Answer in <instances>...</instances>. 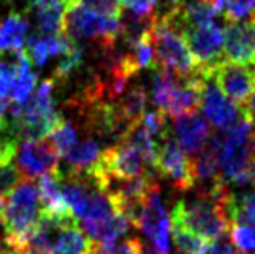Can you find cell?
<instances>
[{"label": "cell", "mask_w": 255, "mask_h": 254, "mask_svg": "<svg viewBox=\"0 0 255 254\" xmlns=\"http://www.w3.org/2000/svg\"><path fill=\"white\" fill-rule=\"evenodd\" d=\"M228 193L230 190L226 183L207 191L199 190L196 198L181 199L174 204L171 222L196 233L207 242H217L226 237L231 227L225 209Z\"/></svg>", "instance_id": "6da1fadb"}, {"label": "cell", "mask_w": 255, "mask_h": 254, "mask_svg": "<svg viewBox=\"0 0 255 254\" xmlns=\"http://www.w3.org/2000/svg\"><path fill=\"white\" fill-rule=\"evenodd\" d=\"M186 26L179 15V6L168 8L162 16H157L150 32V44L155 53L158 68L168 70L176 76H191L199 73L197 63L184 39Z\"/></svg>", "instance_id": "7a4b0ae2"}, {"label": "cell", "mask_w": 255, "mask_h": 254, "mask_svg": "<svg viewBox=\"0 0 255 254\" xmlns=\"http://www.w3.org/2000/svg\"><path fill=\"white\" fill-rule=\"evenodd\" d=\"M41 217L37 185L21 178L6 195L2 209V227L5 245L11 250H24Z\"/></svg>", "instance_id": "3957f363"}, {"label": "cell", "mask_w": 255, "mask_h": 254, "mask_svg": "<svg viewBox=\"0 0 255 254\" xmlns=\"http://www.w3.org/2000/svg\"><path fill=\"white\" fill-rule=\"evenodd\" d=\"M221 180L234 185L252 183L255 172V126L241 117L221 133Z\"/></svg>", "instance_id": "277c9868"}, {"label": "cell", "mask_w": 255, "mask_h": 254, "mask_svg": "<svg viewBox=\"0 0 255 254\" xmlns=\"http://www.w3.org/2000/svg\"><path fill=\"white\" fill-rule=\"evenodd\" d=\"M63 34L71 41L92 39L97 45L115 44L122 31V16L105 15L91 8L83 0H65Z\"/></svg>", "instance_id": "5b68a950"}, {"label": "cell", "mask_w": 255, "mask_h": 254, "mask_svg": "<svg viewBox=\"0 0 255 254\" xmlns=\"http://www.w3.org/2000/svg\"><path fill=\"white\" fill-rule=\"evenodd\" d=\"M136 227L160 253L171 254V220L165 209L158 183L147 195Z\"/></svg>", "instance_id": "8992f818"}, {"label": "cell", "mask_w": 255, "mask_h": 254, "mask_svg": "<svg viewBox=\"0 0 255 254\" xmlns=\"http://www.w3.org/2000/svg\"><path fill=\"white\" fill-rule=\"evenodd\" d=\"M184 39L189 52L196 60L200 75L209 79L212 70L225 58L223 29L215 23L209 26H199V28H189L184 32Z\"/></svg>", "instance_id": "52a82bcc"}, {"label": "cell", "mask_w": 255, "mask_h": 254, "mask_svg": "<svg viewBox=\"0 0 255 254\" xmlns=\"http://www.w3.org/2000/svg\"><path fill=\"white\" fill-rule=\"evenodd\" d=\"M153 170H157L162 177L170 180L171 185L179 191H189L196 186L192 160L171 138V133L158 144Z\"/></svg>", "instance_id": "ba28073f"}, {"label": "cell", "mask_w": 255, "mask_h": 254, "mask_svg": "<svg viewBox=\"0 0 255 254\" xmlns=\"http://www.w3.org/2000/svg\"><path fill=\"white\" fill-rule=\"evenodd\" d=\"M16 169L21 178L34 180L44 175H57L58 152L47 139H29L16 146Z\"/></svg>", "instance_id": "9c48e42d"}, {"label": "cell", "mask_w": 255, "mask_h": 254, "mask_svg": "<svg viewBox=\"0 0 255 254\" xmlns=\"http://www.w3.org/2000/svg\"><path fill=\"white\" fill-rule=\"evenodd\" d=\"M210 79H213L228 99L236 104L238 110L249 101L255 89V71L252 66L239 65L225 58L212 70Z\"/></svg>", "instance_id": "30bf717a"}, {"label": "cell", "mask_w": 255, "mask_h": 254, "mask_svg": "<svg viewBox=\"0 0 255 254\" xmlns=\"http://www.w3.org/2000/svg\"><path fill=\"white\" fill-rule=\"evenodd\" d=\"M173 120V139L187 157L194 159L205 148V144L209 143L212 136L209 122L197 112L184 113V115H179Z\"/></svg>", "instance_id": "8fae6325"}, {"label": "cell", "mask_w": 255, "mask_h": 254, "mask_svg": "<svg viewBox=\"0 0 255 254\" xmlns=\"http://www.w3.org/2000/svg\"><path fill=\"white\" fill-rule=\"evenodd\" d=\"M200 107H202L209 125L215 126L217 130H225L236 122L238 107L221 92V89L210 78L204 84Z\"/></svg>", "instance_id": "7c38bea8"}, {"label": "cell", "mask_w": 255, "mask_h": 254, "mask_svg": "<svg viewBox=\"0 0 255 254\" xmlns=\"http://www.w3.org/2000/svg\"><path fill=\"white\" fill-rule=\"evenodd\" d=\"M223 34L225 60H230V62L239 65L255 66V47L251 37V31L247 28V23H226Z\"/></svg>", "instance_id": "4fadbf2b"}, {"label": "cell", "mask_w": 255, "mask_h": 254, "mask_svg": "<svg viewBox=\"0 0 255 254\" xmlns=\"http://www.w3.org/2000/svg\"><path fill=\"white\" fill-rule=\"evenodd\" d=\"M76 45L75 41H71L70 37H66L65 34H32L28 39L26 44L24 53L28 55L29 62L36 66H44L47 63V60L50 57L57 55H65L66 52H70Z\"/></svg>", "instance_id": "5bb4252c"}, {"label": "cell", "mask_w": 255, "mask_h": 254, "mask_svg": "<svg viewBox=\"0 0 255 254\" xmlns=\"http://www.w3.org/2000/svg\"><path fill=\"white\" fill-rule=\"evenodd\" d=\"M29 8L34 11L39 34H63L65 0H32Z\"/></svg>", "instance_id": "9a60e30c"}, {"label": "cell", "mask_w": 255, "mask_h": 254, "mask_svg": "<svg viewBox=\"0 0 255 254\" xmlns=\"http://www.w3.org/2000/svg\"><path fill=\"white\" fill-rule=\"evenodd\" d=\"M102 146L96 138H86L83 141L76 143L68 154H65L63 159L68 167V173H91L99 164Z\"/></svg>", "instance_id": "2e32d148"}, {"label": "cell", "mask_w": 255, "mask_h": 254, "mask_svg": "<svg viewBox=\"0 0 255 254\" xmlns=\"http://www.w3.org/2000/svg\"><path fill=\"white\" fill-rule=\"evenodd\" d=\"M157 13H149V15H140V13H128L126 16L122 15V31L120 37L123 39V45L126 49H134L137 44L149 41L150 32L155 24Z\"/></svg>", "instance_id": "e0dca14e"}, {"label": "cell", "mask_w": 255, "mask_h": 254, "mask_svg": "<svg viewBox=\"0 0 255 254\" xmlns=\"http://www.w3.org/2000/svg\"><path fill=\"white\" fill-rule=\"evenodd\" d=\"M29 31V19L23 13L13 11L0 21V52L21 50L26 34Z\"/></svg>", "instance_id": "ac0fdd59"}, {"label": "cell", "mask_w": 255, "mask_h": 254, "mask_svg": "<svg viewBox=\"0 0 255 254\" xmlns=\"http://www.w3.org/2000/svg\"><path fill=\"white\" fill-rule=\"evenodd\" d=\"M92 243L78 222L66 225L57 235L49 254H91Z\"/></svg>", "instance_id": "d6986e66"}, {"label": "cell", "mask_w": 255, "mask_h": 254, "mask_svg": "<svg viewBox=\"0 0 255 254\" xmlns=\"http://www.w3.org/2000/svg\"><path fill=\"white\" fill-rule=\"evenodd\" d=\"M58 173L57 175L41 177V182H39V186H37L41 211L45 214H53V216H63V214L71 212L68 204L65 203L62 191H60Z\"/></svg>", "instance_id": "ffe728a7"}, {"label": "cell", "mask_w": 255, "mask_h": 254, "mask_svg": "<svg viewBox=\"0 0 255 254\" xmlns=\"http://www.w3.org/2000/svg\"><path fill=\"white\" fill-rule=\"evenodd\" d=\"M225 209L230 224L255 225V190L247 193H228Z\"/></svg>", "instance_id": "44dd1931"}, {"label": "cell", "mask_w": 255, "mask_h": 254, "mask_svg": "<svg viewBox=\"0 0 255 254\" xmlns=\"http://www.w3.org/2000/svg\"><path fill=\"white\" fill-rule=\"evenodd\" d=\"M176 81L178 76L168 70L158 68V66L152 70V101L157 105V109L163 113L168 109Z\"/></svg>", "instance_id": "7402d4cb"}, {"label": "cell", "mask_w": 255, "mask_h": 254, "mask_svg": "<svg viewBox=\"0 0 255 254\" xmlns=\"http://www.w3.org/2000/svg\"><path fill=\"white\" fill-rule=\"evenodd\" d=\"M181 19L187 29L199 28V26H209L215 23L218 10L213 5L204 2V0H192V2L183 3L179 6Z\"/></svg>", "instance_id": "603a6c76"}, {"label": "cell", "mask_w": 255, "mask_h": 254, "mask_svg": "<svg viewBox=\"0 0 255 254\" xmlns=\"http://www.w3.org/2000/svg\"><path fill=\"white\" fill-rule=\"evenodd\" d=\"M36 84H37V75L34 73V70L31 68L29 58L23 50V55H21V60H19V66H18L16 81L10 92L11 101L16 104L26 101V99L31 96V92L34 91Z\"/></svg>", "instance_id": "cb8c5ba5"}, {"label": "cell", "mask_w": 255, "mask_h": 254, "mask_svg": "<svg viewBox=\"0 0 255 254\" xmlns=\"http://www.w3.org/2000/svg\"><path fill=\"white\" fill-rule=\"evenodd\" d=\"M21 55L23 49L0 52V99H8L13 86H15Z\"/></svg>", "instance_id": "d4e9b609"}, {"label": "cell", "mask_w": 255, "mask_h": 254, "mask_svg": "<svg viewBox=\"0 0 255 254\" xmlns=\"http://www.w3.org/2000/svg\"><path fill=\"white\" fill-rule=\"evenodd\" d=\"M173 243L179 254H207L210 250L212 242L200 238L196 233L183 229L179 225H171Z\"/></svg>", "instance_id": "484cf974"}, {"label": "cell", "mask_w": 255, "mask_h": 254, "mask_svg": "<svg viewBox=\"0 0 255 254\" xmlns=\"http://www.w3.org/2000/svg\"><path fill=\"white\" fill-rule=\"evenodd\" d=\"M50 143L55 148V151L58 152V156H65L68 154L78 143V130L76 126L71 122H66V120H62L55 130H53L50 135Z\"/></svg>", "instance_id": "4316f807"}, {"label": "cell", "mask_w": 255, "mask_h": 254, "mask_svg": "<svg viewBox=\"0 0 255 254\" xmlns=\"http://www.w3.org/2000/svg\"><path fill=\"white\" fill-rule=\"evenodd\" d=\"M228 235H230V242L243 254L255 253V225L231 224Z\"/></svg>", "instance_id": "83f0119b"}, {"label": "cell", "mask_w": 255, "mask_h": 254, "mask_svg": "<svg viewBox=\"0 0 255 254\" xmlns=\"http://www.w3.org/2000/svg\"><path fill=\"white\" fill-rule=\"evenodd\" d=\"M255 10V0H220L218 11H223L225 21L234 23L249 16Z\"/></svg>", "instance_id": "f1b7e54d"}, {"label": "cell", "mask_w": 255, "mask_h": 254, "mask_svg": "<svg viewBox=\"0 0 255 254\" xmlns=\"http://www.w3.org/2000/svg\"><path fill=\"white\" fill-rule=\"evenodd\" d=\"M140 123H142L144 128L149 131V135L153 139H158L162 141L165 136L170 135V128L166 125V115L162 110H150V112H145L142 118H140Z\"/></svg>", "instance_id": "f546056e"}, {"label": "cell", "mask_w": 255, "mask_h": 254, "mask_svg": "<svg viewBox=\"0 0 255 254\" xmlns=\"http://www.w3.org/2000/svg\"><path fill=\"white\" fill-rule=\"evenodd\" d=\"M91 254H140V240L128 238L122 243L113 245H92Z\"/></svg>", "instance_id": "4dcf8cb0"}, {"label": "cell", "mask_w": 255, "mask_h": 254, "mask_svg": "<svg viewBox=\"0 0 255 254\" xmlns=\"http://www.w3.org/2000/svg\"><path fill=\"white\" fill-rule=\"evenodd\" d=\"M21 175L13 162H0V203L5 201L6 195L15 188Z\"/></svg>", "instance_id": "1f68e13d"}, {"label": "cell", "mask_w": 255, "mask_h": 254, "mask_svg": "<svg viewBox=\"0 0 255 254\" xmlns=\"http://www.w3.org/2000/svg\"><path fill=\"white\" fill-rule=\"evenodd\" d=\"M83 3L100 13H105V15H113V16L123 15L122 0H83Z\"/></svg>", "instance_id": "d6a6232c"}, {"label": "cell", "mask_w": 255, "mask_h": 254, "mask_svg": "<svg viewBox=\"0 0 255 254\" xmlns=\"http://www.w3.org/2000/svg\"><path fill=\"white\" fill-rule=\"evenodd\" d=\"M122 3L126 5L132 13H140V15H149L155 11L158 0H122Z\"/></svg>", "instance_id": "836d02e7"}, {"label": "cell", "mask_w": 255, "mask_h": 254, "mask_svg": "<svg viewBox=\"0 0 255 254\" xmlns=\"http://www.w3.org/2000/svg\"><path fill=\"white\" fill-rule=\"evenodd\" d=\"M0 254H41V253H37L34 250H31V248H24V250H11V248H2L0 250Z\"/></svg>", "instance_id": "e575fe53"}, {"label": "cell", "mask_w": 255, "mask_h": 254, "mask_svg": "<svg viewBox=\"0 0 255 254\" xmlns=\"http://www.w3.org/2000/svg\"><path fill=\"white\" fill-rule=\"evenodd\" d=\"M247 28L251 31V37H252V42H254V47H255V10L249 15V19H247Z\"/></svg>", "instance_id": "d590c367"}, {"label": "cell", "mask_w": 255, "mask_h": 254, "mask_svg": "<svg viewBox=\"0 0 255 254\" xmlns=\"http://www.w3.org/2000/svg\"><path fill=\"white\" fill-rule=\"evenodd\" d=\"M8 107H10V101H8V99H0V117H2L3 113L8 110Z\"/></svg>", "instance_id": "8d00e7d4"}, {"label": "cell", "mask_w": 255, "mask_h": 254, "mask_svg": "<svg viewBox=\"0 0 255 254\" xmlns=\"http://www.w3.org/2000/svg\"><path fill=\"white\" fill-rule=\"evenodd\" d=\"M186 2V0H166V3L170 5V8H176V6H181Z\"/></svg>", "instance_id": "74e56055"}, {"label": "cell", "mask_w": 255, "mask_h": 254, "mask_svg": "<svg viewBox=\"0 0 255 254\" xmlns=\"http://www.w3.org/2000/svg\"><path fill=\"white\" fill-rule=\"evenodd\" d=\"M5 125H6V120L0 117V136H2V133H3V130H5Z\"/></svg>", "instance_id": "f35d334b"}, {"label": "cell", "mask_w": 255, "mask_h": 254, "mask_svg": "<svg viewBox=\"0 0 255 254\" xmlns=\"http://www.w3.org/2000/svg\"><path fill=\"white\" fill-rule=\"evenodd\" d=\"M204 2H207V3L213 5L215 8H217V10H218V6H220V0H204Z\"/></svg>", "instance_id": "ab89813d"}, {"label": "cell", "mask_w": 255, "mask_h": 254, "mask_svg": "<svg viewBox=\"0 0 255 254\" xmlns=\"http://www.w3.org/2000/svg\"><path fill=\"white\" fill-rule=\"evenodd\" d=\"M252 183H254V186H255V172H254V177H252Z\"/></svg>", "instance_id": "60d3db41"}, {"label": "cell", "mask_w": 255, "mask_h": 254, "mask_svg": "<svg viewBox=\"0 0 255 254\" xmlns=\"http://www.w3.org/2000/svg\"><path fill=\"white\" fill-rule=\"evenodd\" d=\"M207 254H217V253H213V251H210V250H209V253H207Z\"/></svg>", "instance_id": "b9f144b4"}, {"label": "cell", "mask_w": 255, "mask_h": 254, "mask_svg": "<svg viewBox=\"0 0 255 254\" xmlns=\"http://www.w3.org/2000/svg\"><path fill=\"white\" fill-rule=\"evenodd\" d=\"M5 2H11V0H5Z\"/></svg>", "instance_id": "7bdbcfd3"}]
</instances>
